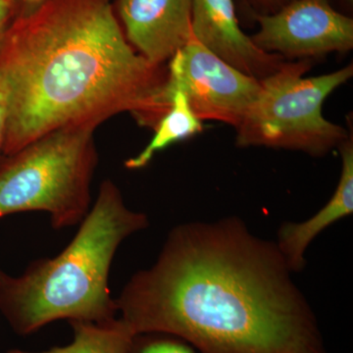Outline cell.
I'll return each mask as SVG.
<instances>
[{
    "label": "cell",
    "instance_id": "4fadbf2b",
    "mask_svg": "<svg viewBox=\"0 0 353 353\" xmlns=\"http://www.w3.org/2000/svg\"><path fill=\"white\" fill-rule=\"evenodd\" d=\"M130 353H194L189 345L165 334H139L134 338Z\"/></svg>",
    "mask_w": 353,
    "mask_h": 353
},
{
    "label": "cell",
    "instance_id": "9c48e42d",
    "mask_svg": "<svg viewBox=\"0 0 353 353\" xmlns=\"http://www.w3.org/2000/svg\"><path fill=\"white\" fill-rule=\"evenodd\" d=\"M192 32L204 48L259 81L285 61L280 55L260 50L241 31L233 0H192Z\"/></svg>",
    "mask_w": 353,
    "mask_h": 353
},
{
    "label": "cell",
    "instance_id": "277c9868",
    "mask_svg": "<svg viewBox=\"0 0 353 353\" xmlns=\"http://www.w3.org/2000/svg\"><path fill=\"white\" fill-rule=\"evenodd\" d=\"M97 126L59 128L9 155L0 165V218L43 211L54 229L80 224L90 211Z\"/></svg>",
    "mask_w": 353,
    "mask_h": 353
},
{
    "label": "cell",
    "instance_id": "2e32d148",
    "mask_svg": "<svg viewBox=\"0 0 353 353\" xmlns=\"http://www.w3.org/2000/svg\"><path fill=\"white\" fill-rule=\"evenodd\" d=\"M14 13L12 0H0V48L6 32V25Z\"/></svg>",
    "mask_w": 353,
    "mask_h": 353
},
{
    "label": "cell",
    "instance_id": "3957f363",
    "mask_svg": "<svg viewBox=\"0 0 353 353\" xmlns=\"http://www.w3.org/2000/svg\"><path fill=\"white\" fill-rule=\"evenodd\" d=\"M80 224L57 256L32 261L19 277L0 271V312L16 333H36L57 320L116 317L108 288L111 265L121 243L148 226V217L128 208L117 185L106 180Z\"/></svg>",
    "mask_w": 353,
    "mask_h": 353
},
{
    "label": "cell",
    "instance_id": "5bb4252c",
    "mask_svg": "<svg viewBox=\"0 0 353 353\" xmlns=\"http://www.w3.org/2000/svg\"><path fill=\"white\" fill-rule=\"evenodd\" d=\"M253 11V15H266L280 10L292 0H245Z\"/></svg>",
    "mask_w": 353,
    "mask_h": 353
},
{
    "label": "cell",
    "instance_id": "52a82bcc",
    "mask_svg": "<svg viewBox=\"0 0 353 353\" xmlns=\"http://www.w3.org/2000/svg\"><path fill=\"white\" fill-rule=\"evenodd\" d=\"M254 18L259 30L250 37L253 43L285 60H312L353 48V20L334 10L329 0H292Z\"/></svg>",
    "mask_w": 353,
    "mask_h": 353
},
{
    "label": "cell",
    "instance_id": "ac0fdd59",
    "mask_svg": "<svg viewBox=\"0 0 353 353\" xmlns=\"http://www.w3.org/2000/svg\"><path fill=\"white\" fill-rule=\"evenodd\" d=\"M345 1H347L348 6H352L353 0H345Z\"/></svg>",
    "mask_w": 353,
    "mask_h": 353
},
{
    "label": "cell",
    "instance_id": "ba28073f",
    "mask_svg": "<svg viewBox=\"0 0 353 353\" xmlns=\"http://www.w3.org/2000/svg\"><path fill=\"white\" fill-rule=\"evenodd\" d=\"M125 37L134 50L163 65L190 39L192 0H118Z\"/></svg>",
    "mask_w": 353,
    "mask_h": 353
},
{
    "label": "cell",
    "instance_id": "8fae6325",
    "mask_svg": "<svg viewBox=\"0 0 353 353\" xmlns=\"http://www.w3.org/2000/svg\"><path fill=\"white\" fill-rule=\"evenodd\" d=\"M167 97L171 102L168 112L159 121L154 129V136L148 145L137 157L125 162V167L137 170L145 167L157 152L165 148L192 138L203 130L202 121L196 117L190 108L187 97L181 90H167Z\"/></svg>",
    "mask_w": 353,
    "mask_h": 353
},
{
    "label": "cell",
    "instance_id": "5b68a950",
    "mask_svg": "<svg viewBox=\"0 0 353 353\" xmlns=\"http://www.w3.org/2000/svg\"><path fill=\"white\" fill-rule=\"evenodd\" d=\"M311 60L288 62L260 80L256 99L236 128L239 148L264 146L321 157L347 141L350 132L323 116L327 97L353 76L350 63L321 76L304 77Z\"/></svg>",
    "mask_w": 353,
    "mask_h": 353
},
{
    "label": "cell",
    "instance_id": "6da1fadb",
    "mask_svg": "<svg viewBox=\"0 0 353 353\" xmlns=\"http://www.w3.org/2000/svg\"><path fill=\"white\" fill-rule=\"evenodd\" d=\"M277 245L240 220L172 230L157 261L115 299L132 333L178 338L201 353H325Z\"/></svg>",
    "mask_w": 353,
    "mask_h": 353
},
{
    "label": "cell",
    "instance_id": "30bf717a",
    "mask_svg": "<svg viewBox=\"0 0 353 353\" xmlns=\"http://www.w3.org/2000/svg\"><path fill=\"white\" fill-rule=\"evenodd\" d=\"M341 172L338 187L328 203L310 219L301 223H285L279 231V250L290 271L304 267V254L316 236L330 225L352 214L353 211V138L352 131L339 148Z\"/></svg>",
    "mask_w": 353,
    "mask_h": 353
},
{
    "label": "cell",
    "instance_id": "9a60e30c",
    "mask_svg": "<svg viewBox=\"0 0 353 353\" xmlns=\"http://www.w3.org/2000/svg\"><path fill=\"white\" fill-rule=\"evenodd\" d=\"M48 0H12L14 13L17 18L26 17L41 8Z\"/></svg>",
    "mask_w": 353,
    "mask_h": 353
},
{
    "label": "cell",
    "instance_id": "7a4b0ae2",
    "mask_svg": "<svg viewBox=\"0 0 353 353\" xmlns=\"http://www.w3.org/2000/svg\"><path fill=\"white\" fill-rule=\"evenodd\" d=\"M168 71L127 41L110 0H48L16 18L0 48L9 157L54 130L129 112L154 130L170 108Z\"/></svg>",
    "mask_w": 353,
    "mask_h": 353
},
{
    "label": "cell",
    "instance_id": "8992f818",
    "mask_svg": "<svg viewBox=\"0 0 353 353\" xmlns=\"http://www.w3.org/2000/svg\"><path fill=\"white\" fill-rule=\"evenodd\" d=\"M166 92L179 90L199 120L236 128L256 99L261 83L234 68L192 37L169 60Z\"/></svg>",
    "mask_w": 353,
    "mask_h": 353
},
{
    "label": "cell",
    "instance_id": "e0dca14e",
    "mask_svg": "<svg viewBox=\"0 0 353 353\" xmlns=\"http://www.w3.org/2000/svg\"><path fill=\"white\" fill-rule=\"evenodd\" d=\"M6 99L3 88L0 83V152H1L2 143H3L4 131H6Z\"/></svg>",
    "mask_w": 353,
    "mask_h": 353
},
{
    "label": "cell",
    "instance_id": "7c38bea8",
    "mask_svg": "<svg viewBox=\"0 0 353 353\" xmlns=\"http://www.w3.org/2000/svg\"><path fill=\"white\" fill-rule=\"evenodd\" d=\"M73 341L46 352L11 350L6 353H130L136 334L121 318L102 322L69 321Z\"/></svg>",
    "mask_w": 353,
    "mask_h": 353
}]
</instances>
